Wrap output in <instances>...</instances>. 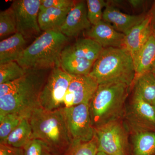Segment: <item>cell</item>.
Returning a JSON list of instances; mask_svg holds the SVG:
<instances>
[{
    "mask_svg": "<svg viewBox=\"0 0 155 155\" xmlns=\"http://www.w3.org/2000/svg\"><path fill=\"white\" fill-rule=\"evenodd\" d=\"M104 48L91 39H80L72 45L66 46L62 54L83 58L95 62Z\"/></svg>",
    "mask_w": 155,
    "mask_h": 155,
    "instance_id": "16",
    "label": "cell"
},
{
    "mask_svg": "<svg viewBox=\"0 0 155 155\" xmlns=\"http://www.w3.org/2000/svg\"><path fill=\"white\" fill-rule=\"evenodd\" d=\"M150 18V24L152 34L155 36V1L148 14Z\"/></svg>",
    "mask_w": 155,
    "mask_h": 155,
    "instance_id": "32",
    "label": "cell"
},
{
    "mask_svg": "<svg viewBox=\"0 0 155 155\" xmlns=\"http://www.w3.org/2000/svg\"><path fill=\"white\" fill-rule=\"evenodd\" d=\"M44 70H27L23 77L0 84V116L17 114L29 118L41 107L40 96L48 75Z\"/></svg>",
    "mask_w": 155,
    "mask_h": 155,
    "instance_id": "1",
    "label": "cell"
},
{
    "mask_svg": "<svg viewBox=\"0 0 155 155\" xmlns=\"http://www.w3.org/2000/svg\"><path fill=\"white\" fill-rule=\"evenodd\" d=\"M24 117L17 114L0 116V143H4L10 134L19 125Z\"/></svg>",
    "mask_w": 155,
    "mask_h": 155,
    "instance_id": "25",
    "label": "cell"
},
{
    "mask_svg": "<svg viewBox=\"0 0 155 155\" xmlns=\"http://www.w3.org/2000/svg\"><path fill=\"white\" fill-rule=\"evenodd\" d=\"M71 9L49 8L40 10L38 22L41 30L60 31Z\"/></svg>",
    "mask_w": 155,
    "mask_h": 155,
    "instance_id": "18",
    "label": "cell"
},
{
    "mask_svg": "<svg viewBox=\"0 0 155 155\" xmlns=\"http://www.w3.org/2000/svg\"><path fill=\"white\" fill-rule=\"evenodd\" d=\"M40 5L41 0H16L11 5L16 17L17 32L25 38L41 32L38 22Z\"/></svg>",
    "mask_w": 155,
    "mask_h": 155,
    "instance_id": "9",
    "label": "cell"
},
{
    "mask_svg": "<svg viewBox=\"0 0 155 155\" xmlns=\"http://www.w3.org/2000/svg\"><path fill=\"white\" fill-rule=\"evenodd\" d=\"M94 64L86 59L62 54L60 61V67L72 76L89 75Z\"/></svg>",
    "mask_w": 155,
    "mask_h": 155,
    "instance_id": "20",
    "label": "cell"
},
{
    "mask_svg": "<svg viewBox=\"0 0 155 155\" xmlns=\"http://www.w3.org/2000/svg\"><path fill=\"white\" fill-rule=\"evenodd\" d=\"M153 106L154 107L155 109V102L154 104L153 105Z\"/></svg>",
    "mask_w": 155,
    "mask_h": 155,
    "instance_id": "37",
    "label": "cell"
},
{
    "mask_svg": "<svg viewBox=\"0 0 155 155\" xmlns=\"http://www.w3.org/2000/svg\"><path fill=\"white\" fill-rule=\"evenodd\" d=\"M151 35L150 18L148 15L141 23L133 27L125 35L123 48L130 53L134 63Z\"/></svg>",
    "mask_w": 155,
    "mask_h": 155,
    "instance_id": "14",
    "label": "cell"
},
{
    "mask_svg": "<svg viewBox=\"0 0 155 155\" xmlns=\"http://www.w3.org/2000/svg\"><path fill=\"white\" fill-rule=\"evenodd\" d=\"M155 61V36L152 34L134 62L135 77L134 81L140 75L150 71Z\"/></svg>",
    "mask_w": 155,
    "mask_h": 155,
    "instance_id": "19",
    "label": "cell"
},
{
    "mask_svg": "<svg viewBox=\"0 0 155 155\" xmlns=\"http://www.w3.org/2000/svg\"><path fill=\"white\" fill-rule=\"evenodd\" d=\"M68 40L60 31H44L25 48L17 62L25 70L60 67L61 54Z\"/></svg>",
    "mask_w": 155,
    "mask_h": 155,
    "instance_id": "3",
    "label": "cell"
},
{
    "mask_svg": "<svg viewBox=\"0 0 155 155\" xmlns=\"http://www.w3.org/2000/svg\"><path fill=\"white\" fill-rule=\"evenodd\" d=\"M91 26L87 18L86 2L78 1L69 11L60 31L67 37H75Z\"/></svg>",
    "mask_w": 155,
    "mask_h": 155,
    "instance_id": "12",
    "label": "cell"
},
{
    "mask_svg": "<svg viewBox=\"0 0 155 155\" xmlns=\"http://www.w3.org/2000/svg\"><path fill=\"white\" fill-rule=\"evenodd\" d=\"M86 2L89 21L91 25H96L103 20V9L108 3L104 0H87Z\"/></svg>",
    "mask_w": 155,
    "mask_h": 155,
    "instance_id": "28",
    "label": "cell"
},
{
    "mask_svg": "<svg viewBox=\"0 0 155 155\" xmlns=\"http://www.w3.org/2000/svg\"><path fill=\"white\" fill-rule=\"evenodd\" d=\"M33 138L41 140L53 155H64L72 143L63 108L48 111L35 110L28 118Z\"/></svg>",
    "mask_w": 155,
    "mask_h": 155,
    "instance_id": "2",
    "label": "cell"
},
{
    "mask_svg": "<svg viewBox=\"0 0 155 155\" xmlns=\"http://www.w3.org/2000/svg\"><path fill=\"white\" fill-rule=\"evenodd\" d=\"M129 3L134 8H137L140 7L143 4V1H140V0H130L128 1Z\"/></svg>",
    "mask_w": 155,
    "mask_h": 155,
    "instance_id": "33",
    "label": "cell"
},
{
    "mask_svg": "<svg viewBox=\"0 0 155 155\" xmlns=\"http://www.w3.org/2000/svg\"><path fill=\"white\" fill-rule=\"evenodd\" d=\"M63 110L72 142L91 140L95 130L92 124L89 104H81Z\"/></svg>",
    "mask_w": 155,
    "mask_h": 155,
    "instance_id": "8",
    "label": "cell"
},
{
    "mask_svg": "<svg viewBox=\"0 0 155 155\" xmlns=\"http://www.w3.org/2000/svg\"><path fill=\"white\" fill-rule=\"evenodd\" d=\"M98 152L108 155H130L127 130L121 120L95 129Z\"/></svg>",
    "mask_w": 155,
    "mask_h": 155,
    "instance_id": "6",
    "label": "cell"
},
{
    "mask_svg": "<svg viewBox=\"0 0 155 155\" xmlns=\"http://www.w3.org/2000/svg\"><path fill=\"white\" fill-rule=\"evenodd\" d=\"M75 2V1L71 0H41L40 10L49 8L71 9Z\"/></svg>",
    "mask_w": 155,
    "mask_h": 155,
    "instance_id": "30",
    "label": "cell"
},
{
    "mask_svg": "<svg viewBox=\"0 0 155 155\" xmlns=\"http://www.w3.org/2000/svg\"><path fill=\"white\" fill-rule=\"evenodd\" d=\"M26 41L21 34L17 33L0 42V64L17 61L25 48Z\"/></svg>",
    "mask_w": 155,
    "mask_h": 155,
    "instance_id": "17",
    "label": "cell"
},
{
    "mask_svg": "<svg viewBox=\"0 0 155 155\" xmlns=\"http://www.w3.org/2000/svg\"><path fill=\"white\" fill-rule=\"evenodd\" d=\"M89 75L99 85L121 83L130 86L135 77L133 59L124 48H104Z\"/></svg>",
    "mask_w": 155,
    "mask_h": 155,
    "instance_id": "4",
    "label": "cell"
},
{
    "mask_svg": "<svg viewBox=\"0 0 155 155\" xmlns=\"http://www.w3.org/2000/svg\"><path fill=\"white\" fill-rule=\"evenodd\" d=\"M134 91L147 102L153 105L155 102V76L151 72H146L134 81Z\"/></svg>",
    "mask_w": 155,
    "mask_h": 155,
    "instance_id": "23",
    "label": "cell"
},
{
    "mask_svg": "<svg viewBox=\"0 0 155 155\" xmlns=\"http://www.w3.org/2000/svg\"><path fill=\"white\" fill-rule=\"evenodd\" d=\"M17 32L16 17L14 10L11 6L0 13V37L2 39L4 37Z\"/></svg>",
    "mask_w": 155,
    "mask_h": 155,
    "instance_id": "26",
    "label": "cell"
},
{
    "mask_svg": "<svg viewBox=\"0 0 155 155\" xmlns=\"http://www.w3.org/2000/svg\"><path fill=\"white\" fill-rule=\"evenodd\" d=\"M33 139L32 128L28 118H24L8 136L4 144L22 148Z\"/></svg>",
    "mask_w": 155,
    "mask_h": 155,
    "instance_id": "21",
    "label": "cell"
},
{
    "mask_svg": "<svg viewBox=\"0 0 155 155\" xmlns=\"http://www.w3.org/2000/svg\"><path fill=\"white\" fill-rule=\"evenodd\" d=\"M96 155H108L107 154L105 153H104L102 152H98L97 153Z\"/></svg>",
    "mask_w": 155,
    "mask_h": 155,
    "instance_id": "35",
    "label": "cell"
},
{
    "mask_svg": "<svg viewBox=\"0 0 155 155\" xmlns=\"http://www.w3.org/2000/svg\"><path fill=\"white\" fill-rule=\"evenodd\" d=\"M151 72H152L153 75L155 76V61L153 64L152 67L151 69L150 70Z\"/></svg>",
    "mask_w": 155,
    "mask_h": 155,
    "instance_id": "34",
    "label": "cell"
},
{
    "mask_svg": "<svg viewBox=\"0 0 155 155\" xmlns=\"http://www.w3.org/2000/svg\"><path fill=\"white\" fill-rule=\"evenodd\" d=\"M46 155H53L52 154L50 153H48Z\"/></svg>",
    "mask_w": 155,
    "mask_h": 155,
    "instance_id": "36",
    "label": "cell"
},
{
    "mask_svg": "<svg viewBox=\"0 0 155 155\" xmlns=\"http://www.w3.org/2000/svg\"><path fill=\"white\" fill-rule=\"evenodd\" d=\"M128 125L134 133L155 131V109L134 91L127 114Z\"/></svg>",
    "mask_w": 155,
    "mask_h": 155,
    "instance_id": "10",
    "label": "cell"
},
{
    "mask_svg": "<svg viewBox=\"0 0 155 155\" xmlns=\"http://www.w3.org/2000/svg\"><path fill=\"white\" fill-rule=\"evenodd\" d=\"M132 142L133 155H155V131L134 133Z\"/></svg>",
    "mask_w": 155,
    "mask_h": 155,
    "instance_id": "22",
    "label": "cell"
},
{
    "mask_svg": "<svg viewBox=\"0 0 155 155\" xmlns=\"http://www.w3.org/2000/svg\"><path fill=\"white\" fill-rule=\"evenodd\" d=\"M27 70L21 67L17 61L0 64V84L11 82L23 77Z\"/></svg>",
    "mask_w": 155,
    "mask_h": 155,
    "instance_id": "24",
    "label": "cell"
},
{
    "mask_svg": "<svg viewBox=\"0 0 155 155\" xmlns=\"http://www.w3.org/2000/svg\"><path fill=\"white\" fill-rule=\"evenodd\" d=\"M146 17L144 15L125 14L108 4L103 12V20L112 24L116 31L126 35L133 27L141 23Z\"/></svg>",
    "mask_w": 155,
    "mask_h": 155,
    "instance_id": "15",
    "label": "cell"
},
{
    "mask_svg": "<svg viewBox=\"0 0 155 155\" xmlns=\"http://www.w3.org/2000/svg\"><path fill=\"white\" fill-rule=\"evenodd\" d=\"M99 84L89 75L72 76L64 101V108L89 104Z\"/></svg>",
    "mask_w": 155,
    "mask_h": 155,
    "instance_id": "11",
    "label": "cell"
},
{
    "mask_svg": "<svg viewBox=\"0 0 155 155\" xmlns=\"http://www.w3.org/2000/svg\"><path fill=\"white\" fill-rule=\"evenodd\" d=\"M23 155H46L49 153L44 143L33 138L22 148Z\"/></svg>",
    "mask_w": 155,
    "mask_h": 155,
    "instance_id": "29",
    "label": "cell"
},
{
    "mask_svg": "<svg viewBox=\"0 0 155 155\" xmlns=\"http://www.w3.org/2000/svg\"><path fill=\"white\" fill-rule=\"evenodd\" d=\"M72 78L61 67L52 69L41 93V107L48 111L64 108V97Z\"/></svg>",
    "mask_w": 155,
    "mask_h": 155,
    "instance_id": "7",
    "label": "cell"
},
{
    "mask_svg": "<svg viewBox=\"0 0 155 155\" xmlns=\"http://www.w3.org/2000/svg\"><path fill=\"white\" fill-rule=\"evenodd\" d=\"M129 87L121 83L98 85L89 103L90 114L94 129L121 119L125 113Z\"/></svg>",
    "mask_w": 155,
    "mask_h": 155,
    "instance_id": "5",
    "label": "cell"
},
{
    "mask_svg": "<svg viewBox=\"0 0 155 155\" xmlns=\"http://www.w3.org/2000/svg\"><path fill=\"white\" fill-rule=\"evenodd\" d=\"M98 152L96 134L91 140L87 142H72L64 155H96Z\"/></svg>",
    "mask_w": 155,
    "mask_h": 155,
    "instance_id": "27",
    "label": "cell"
},
{
    "mask_svg": "<svg viewBox=\"0 0 155 155\" xmlns=\"http://www.w3.org/2000/svg\"><path fill=\"white\" fill-rule=\"evenodd\" d=\"M0 155H23L22 148L0 143Z\"/></svg>",
    "mask_w": 155,
    "mask_h": 155,
    "instance_id": "31",
    "label": "cell"
},
{
    "mask_svg": "<svg viewBox=\"0 0 155 155\" xmlns=\"http://www.w3.org/2000/svg\"><path fill=\"white\" fill-rule=\"evenodd\" d=\"M86 35L87 38L94 41L104 48L123 47L125 35L117 31L111 24L103 20L92 25Z\"/></svg>",
    "mask_w": 155,
    "mask_h": 155,
    "instance_id": "13",
    "label": "cell"
}]
</instances>
